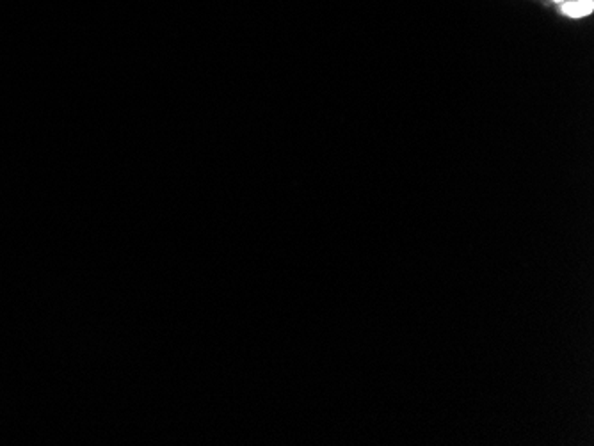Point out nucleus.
<instances>
[{
    "instance_id": "nucleus-1",
    "label": "nucleus",
    "mask_w": 594,
    "mask_h": 446,
    "mask_svg": "<svg viewBox=\"0 0 594 446\" xmlns=\"http://www.w3.org/2000/svg\"><path fill=\"white\" fill-rule=\"evenodd\" d=\"M559 5H560V13L573 20L588 18L594 11V0H564Z\"/></svg>"
},
{
    "instance_id": "nucleus-2",
    "label": "nucleus",
    "mask_w": 594,
    "mask_h": 446,
    "mask_svg": "<svg viewBox=\"0 0 594 446\" xmlns=\"http://www.w3.org/2000/svg\"><path fill=\"white\" fill-rule=\"evenodd\" d=\"M551 2H555V4H560V2H564V0H551Z\"/></svg>"
}]
</instances>
